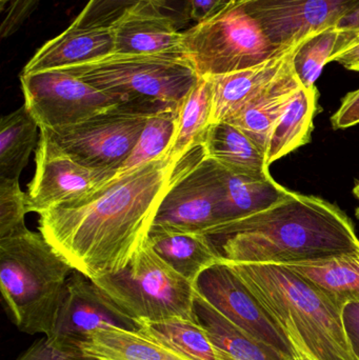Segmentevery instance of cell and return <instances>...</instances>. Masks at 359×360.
Listing matches in <instances>:
<instances>
[{
	"label": "cell",
	"mask_w": 359,
	"mask_h": 360,
	"mask_svg": "<svg viewBox=\"0 0 359 360\" xmlns=\"http://www.w3.org/2000/svg\"><path fill=\"white\" fill-rule=\"evenodd\" d=\"M202 148L176 162L162 156L39 214V232L88 278L122 270L147 243L162 199Z\"/></svg>",
	"instance_id": "6da1fadb"
},
{
	"label": "cell",
	"mask_w": 359,
	"mask_h": 360,
	"mask_svg": "<svg viewBox=\"0 0 359 360\" xmlns=\"http://www.w3.org/2000/svg\"><path fill=\"white\" fill-rule=\"evenodd\" d=\"M206 235L230 264L291 266L359 252L355 229L344 212L324 199L294 192L265 211L219 224Z\"/></svg>",
	"instance_id": "7a4b0ae2"
},
{
	"label": "cell",
	"mask_w": 359,
	"mask_h": 360,
	"mask_svg": "<svg viewBox=\"0 0 359 360\" xmlns=\"http://www.w3.org/2000/svg\"><path fill=\"white\" fill-rule=\"evenodd\" d=\"M278 325L291 326L318 360H355L343 310L289 266L230 264Z\"/></svg>",
	"instance_id": "3957f363"
},
{
	"label": "cell",
	"mask_w": 359,
	"mask_h": 360,
	"mask_svg": "<svg viewBox=\"0 0 359 360\" xmlns=\"http://www.w3.org/2000/svg\"><path fill=\"white\" fill-rule=\"evenodd\" d=\"M73 271L40 232L27 229L0 239L2 304L19 331L52 334Z\"/></svg>",
	"instance_id": "277c9868"
},
{
	"label": "cell",
	"mask_w": 359,
	"mask_h": 360,
	"mask_svg": "<svg viewBox=\"0 0 359 360\" xmlns=\"http://www.w3.org/2000/svg\"><path fill=\"white\" fill-rule=\"evenodd\" d=\"M59 70L124 103L154 112L178 109L200 78L183 55L111 53Z\"/></svg>",
	"instance_id": "5b68a950"
},
{
	"label": "cell",
	"mask_w": 359,
	"mask_h": 360,
	"mask_svg": "<svg viewBox=\"0 0 359 360\" xmlns=\"http://www.w3.org/2000/svg\"><path fill=\"white\" fill-rule=\"evenodd\" d=\"M91 281L137 323L197 321L193 283L160 258L148 240L122 270Z\"/></svg>",
	"instance_id": "8992f818"
},
{
	"label": "cell",
	"mask_w": 359,
	"mask_h": 360,
	"mask_svg": "<svg viewBox=\"0 0 359 360\" xmlns=\"http://www.w3.org/2000/svg\"><path fill=\"white\" fill-rule=\"evenodd\" d=\"M183 35V56L200 77L255 67L289 50L274 46L238 0Z\"/></svg>",
	"instance_id": "52a82bcc"
},
{
	"label": "cell",
	"mask_w": 359,
	"mask_h": 360,
	"mask_svg": "<svg viewBox=\"0 0 359 360\" xmlns=\"http://www.w3.org/2000/svg\"><path fill=\"white\" fill-rule=\"evenodd\" d=\"M153 113L148 108L122 103L74 126L40 129L39 139L89 168L118 172Z\"/></svg>",
	"instance_id": "ba28073f"
},
{
	"label": "cell",
	"mask_w": 359,
	"mask_h": 360,
	"mask_svg": "<svg viewBox=\"0 0 359 360\" xmlns=\"http://www.w3.org/2000/svg\"><path fill=\"white\" fill-rule=\"evenodd\" d=\"M20 84L39 129L74 126L124 103L61 70L21 74Z\"/></svg>",
	"instance_id": "9c48e42d"
},
{
	"label": "cell",
	"mask_w": 359,
	"mask_h": 360,
	"mask_svg": "<svg viewBox=\"0 0 359 360\" xmlns=\"http://www.w3.org/2000/svg\"><path fill=\"white\" fill-rule=\"evenodd\" d=\"M218 165L204 146L162 199L149 233H200L219 224Z\"/></svg>",
	"instance_id": "30bf717a"
},
{
	"label": "cell",
	"mask_w": 359,
	"mask_h": 360,
	"mask_svg": "<svg viewBox=\"0 0 359 360\" xmlns=\"http://www.w3.org/2000/svg\"><path fill=\"white\" fill-rule=\"evenodd\" d=\"M194 287L198 295L249 335L294 359L292 345L284 329L228 262H221L207 269Z\"/></svg>",
	"instance_id": "8fae6325"
},
{
	"label": "cell",
	"mask_w": 359,
	"mask_h": 360,
	"mask_svg": "<svg viewBox=\"0 0 359 360\" xmlns=\"http://www.w3.org/2000/svg\"><path fill=\"white\" fill-rule=\"evenodd\" d=\"M274 46L288 50L316 32L339 25L359 0H238Z\"/></svg>",
	"instance_id": "7c38bea8"
},
{
	"label": "cell",
	"mask_w": 359,
	"mask_h": 360,
	"mask_svg": "<svg viewBox=\"0 0 359 360\" xmlns=\"http://www.w3.org/2000/svg\"><path fill=\"white\" fill-rule=\"evenodd\" d=\"M110 328L138 331L141 325L124 313L93 281L74 270L67 279L52 334L46 338L78 348L79 342L89 334Z\"/></svg>",
	"instance_id": "4fadbf2b"
},
{
	"label": "cell",
	"mask_w": 359,
	"mask_h": 360,
	"mask_svg": "<svg viewBox=\"0 0 359 360\" xmlns=\"http://www.w3.org/2000/svg\"><path fill=\"white\" fill-rule=\"evenodd\" d=\"M116 174L84 166L38 139L36 172L27 191L30 212L39 215L95 190Z\"/></svg>",
	"instance_id": "5bb4252c"
},
{
	"label": "cell",
	"mask_w": 359,
	"mask_h": 360,
	"mask_svg": "<svg viewBox=\"0 0 359 360\" xmlns=\"http://www.w3.org/2000/svg\"><path fill=\"white\" fill-rule=\"evenodd\" d=\"M114 52L131 55H183V32L158 6L138 1L111 25Z\"/></svg>",
	"instance_id": "9a60e30c"
},
{
	"label": "cell",
	"mask_w": 359,
	"mask_h": 360,
	"mask_svg": "<svg viewBox=\"0 0 359 360\" xmlns=\"http://www.w3.org/2000/svg\"><path fill=\"white\" fill-rule=\"evenodd\" d=\"M299 44L255 67L209 76L213 93V122L227 120L263 92L290 65Z\"/></svg>",
	"instance_id": "2e32d148"
},
{
	"label": "cell",
	"mask_w": 359,
	"mask_h": 360,
	"mask_svg": "<svg viewBox=\"0 0 359 360\" xmlns=\"http://www.w3.org/2000/svg\"><path fill=\"white\" fill-rule=\"evenodd\" d=\"M114 52L111 27H67L38 49L21 74L59 70Z\"/></svg>",
	"instance_id": "e0dca14e"
},
{
	"label": "cell",
	"mask_w": 359,
	"mask_h": 360,
	"mask_svg": "<svg viewBox=\"0 0 359 360\" xmlns=\"http://www.w3.org/2000/svg\"><path fill=\"white\" fill-rule=\"evenodd\" d=\"M301 86L291 61L263 92L223 122H230L244 131L259 147L267 151L274 126Z\"/></svg>",
	"instance_id": "ac0fdd59"
},
{
	"label": "cell",
	"mask_w": 359,
	"mask_h": 360,
	"mask_svg": "<svg viewBox=\"0 0 359 360\" xmlns=\"http://www.w3.org/2000/svg\"><path fill=\"white\" fill-rule=\"evenodd\" d=\"M217 165L221 184L219 224L244 219L265 211L291 194V191L280 186L271 176L236 174L218 162Z\"/></svg>",
	"instance_id": "d6986e66"
},
{
	"label": "cell",
	"mask_w": 359,
	"mask_h": 360,
	"mask_svg": "<svg viewBox=\"0 0 359 360\" xmlns=\"http://www.w3.org/2000/svg\"><path fill=\"white\" fill-rule=\"evenodd\" d=\"M204 146L209 158L231 172L252 177L271 176L267 151L230 122H213Z\"/></svg>",
	"instance_id": "ffe728a7"
},
{
	"label": "cell",
	"mask_w": 359,
	"mask_h": 360,
	"mask_svg": "<svg viewBox=\"0 0 359 360\" xmlns=\"http://www.w3.org/2000/svg\"><path fill=\"white\" fill-rule=\"evenodd\" d=\"M78 348L97 360H190L139 331L117 328L92 332Z\"/></svg>",
	"instance_id": "44dd1931"
},
{
	"label": "cell",
	"mask_w": 359,
	"mask_h": 360,
	"mask_svg": "<svg viewBox=\"0 0 359 360\" xmlns=\"http://www.w3.org/2000/svg\"><path fill=\"white\" fill-rule=\"evenodd\" d=\"M148 243L193 285L204 271L223 262L210 236L200 233H149Z\"/></svg>",
	"instance_id": "7402d4cb"
},
{
	"label": "cell",
	"mask_w": 359,
	"mask_h": 360,
	"mask_svg": "<svg viewBox=\"0 0 359 360\" xmlns=\"http://www.w3.org/2000/svg\"><path fill=\"white\" fill-rule=\"evenodd\" d=\"M194 312L198 323L206 329L215 346L233 360H295L249 335L197 293L194 300Z\"/></svg>",
	"instance_id": "603a6c76"
},
{
	"label": "cell",
	"mask_w": 359,
	"mask_h": 360,
	"mask_svg": "<svg viewBox=\"0 0 359 360\" xmlns=\"http://www.w3.org/2000/svg\"><path fill=\"white\" fill-rule=\"evenodd\" d=\"M316 86H301L285 109L270 135L267 148V164L285 158L307 145L313 131V118L318 110Z\"/></svg>",
	"instance_id": "cb8c5ba5"
},
{
	"label": "cell",
	"mask_w": 359,
	"mask_h": 360,
	"mask_svg": "<svg viewBox=\"0 0 359 360\" xmlns=\"http://www.w3.org/2000/svg\"><path fill=\"white\" fill-rule=\"evenodd\" d=\"M343 310L359 302V252L322 262L287 266Z\"/></svg>",
	"instance_id": "d4e9b609"
},
{
	"label": "cell",
	"mask_w": 359,
	"mask_h": 360,
	"mask_svg": "<svg viewBox=\"0 0 359 360\" xmlns=\"http://www.w3.org/2000/svg\"><path fill=\"white\" fill-rule=\"evenodd\" d=\"M213 124V93L210 78L200 77L178 108L176 130L169 158L176 162L185 153L204 145L207 132Z\"/></svg>",
	"instance_id": "484cf974"
},
{
	"label": "cell",
	"mask_w": 359,
	"mask_h": 360,
	"mask_svg": "<svg viewBox=\"0 0 359 360\" xmlns=\"http://www.w3.org/2000/svg\"><path fill=\"white\" fill-rule=\"evenodd\" d=\"M39 126L25 105L0 120V177L18 179L37 143Z\"/></svg>",
	"instance_id": "4316f807"
},
{
	"label": "cell",
	"mask_w": 359,
	"mask_h": 360,
	"mask_svg": "<svg viewBox=\"0 0 359 360\" xmlns=\"http://www.w3.org/2000/svg\"><path fill=\"white\" fill-rule=\"evenodd\" d=\"M178 109L168 108L154 112L148 118L147 124L126 162L117 174H124L148 162L168 155L176 130Z\"/></svg>",
	"instance_id": "83f0119b"
},
{
	"label": "cell",
	"mask_w": 359,
	"mask_h": 360,
	"mask_svg": "<svg viewBox=\"0 0 359 360\" xmlns=\"http://www.w3.org/2000/svg\"><path fill=\"white\" fill-rule=\"evenodd\" d=\"M341 36L339 25L312 34L301 42L293 56V70L303 88L315 86L316 80L337 49Z\"/></svg>",
	"instance_id": "f1b7e54d"
},
{
	"label": "cell",
	"mask_w": 359,
	"mask_h": 360,
	"mask_svg": "<svg viewBox=\"0 0 359 360\" xmlns=\"http://www.w3.org/2000/svg\"><path fill=\"white\" fill-rule=\"evenodd\" d=\"M27 193L21 190L18 179L0 177V239L27 230Z\"/></svg>",
	"instance_id": "f546056e"
},
{
	"label": "cell",
	"mask_w": 359,
	"mask_h": 360,
	"mask_svg": "<svg viewBox=\"0 0 359 360\" xmlns=\"http://www.w3.org/2000/svg\"><path fill=\"white\" fill-rule=\"evenodd\" d=\"M137 2L138 0H89L70 27L79 29L111 27L112 23Z\"/></svg>",
	"instance_id": "4dcf8cb0"
},
{
	"label": "cell",
	"mask_w": 359,
	"mask_h": 360,
	"mask_svg": "<svg viewBox=\"0 0 359 360\" xmlns=\"http://www.w3.org/2000/svg\"><path fill=\"white\" fill-rule=\"evenodd\" d=\"M16 360H97L86 356L77 347L46 338L36 340Z\"/></svg>",
	"instance_id": "1f68e13d"
},
{
	"label": "cell",
	"mask_w": 359,
	"mask_h": 360,
	"mask_svg": "<svg viewBox=\"0 0 359 360\" xmlns=\"http://www.w3.org/2000/svg\"><path fill=\"white\" fill-rule=\"evenodd\" d=\"M41 0H0V10L4 14L0 33L2 38L12 36L31 16Z\"/></svg>",
	"instance_id": "d6a6232c"
},
{
	"label": "cell",
	"mask_w": 359,
	"mask_h": 360,
	"mask_svg": "<svg viewBox=\"0 0 359 360\" xmlns=\"http://www.w3.org/2000/svg\"><path fill=\"white\" fill-rule=\"evenodd\" d=\"M337 61L350 71L359 72V29L341 30L330 63Z\"/></svg>",
	"instance_id": "836d02e7"
},
{
	"label": "cell",
	"mask_w": 359,
	"mask_h": 360,
	"mask_svg": "<svg viewBox=\"0 0 359 360\" xmlns=\"http://www.w3.org/2000/svg\"><path fill=\"white\" fill-rule=\"evenodd\" d=\"M333 129L341 130L359 124V89L347 94L341 107L331 118Z\"/></svg>",
	"instance_id": "e575fe53"
},
{
	"label": "cell",
	"mask_w": 359,
	"mask_h": 360,
	"mask_svg": "<svg viewBox=\"0 0 359 360\" xmlns=\"http://www.w3.org/2000/svg\"><path fill=\"white\" fill-rule=\"evenodd\" d=\"M341 314L350 348L354 359L359 360V302H348Z\"/></svg>",
	"instance_id": "d590c367"
},
{
	"label": "cell",
	"mask_w": 359,
	"mask_h": 360,
	"mask_svg": "<svg viewBox=\"0 0 359 360\" xmlns=\"http://www.w3.org/2000/svg\"><path fill=\"white\" fill-rule=\"evenodd\" d=\"M235 0H189V16L196 23L207 20Z\"/></svg>",
	"instance_id": "8d00e7d4"
},
{
	"label": "cell",
	"mask_w": 359,
	"mask_h": 360,
	"mask_svg": "<svg viewBox=\"0 0 359 360\" xmlns=\"http://www.w3.org/2000/svg\"><path fill=\"white\" fill-rule=\"evenodd\" d=\"M284 329L285 333L288 336L289 342L292 345L295 360H318L310 353L306 347L305 342L301 340L296 331L291 326L280 325Z\"/></svg>",
	"instance_id": "74e56055"
},
{
	"label": "cell",
	"mask_w": 359,
	"mask_h": 360,
	"mask_svg": "<svg viewBox=\"0 0 359 360\" xmlns=\"http://www.w3.org/2000/svg\"><path fill=\"white\" fill-rule=\"evenodd\" d=\"M339 27L341 30L359 29V6L339 23Z\"/></svg>",
	"instance_id": "f35d334b"
},
{
	"label": "cell",
	"mask_w": 359,
	"mask_h": 360,
	"mask_svg": "<svg viewBox=\"0 0 359 360\" xmlns=\"http://www.w3.org/2000/svg\"><path fill=\"white\" fill-rule=\"evenodd\" d=\"M353 193L354 195H355L356 198H358L359 201V180L358 181V184H356V186H354ZM356 215H358L359 217V207L358 210H356Z\"/></svg>",
	"instance_id": "ab89813d"
}]
</instances>
